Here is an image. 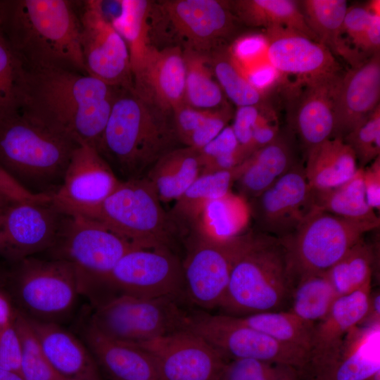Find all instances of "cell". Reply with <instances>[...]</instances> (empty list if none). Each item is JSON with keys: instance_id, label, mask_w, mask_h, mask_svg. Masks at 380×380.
Wrapping results in <instances>:
<instances>
[{"instance_id": "cell-19", "label": "cell", "mask_w": 380, "mask_h": 380, "mask_svg": "<svg viewBox=\"0 0 380 380\" xmlns=\"http://www.w3.org/2000/svg\"><path fill=\"white\" fill-rule=\"evenodd\" d=\"M120 182L96 148L79 144L51 203L65 215H83L107 198Z\"/></svg>"}, {"instance_id": "cell-10", "label": "cell", "mask_w": 380, "mask_h": 380, "mask_svg": "<svg viewBox=\"0 0 380 380\" xmlns=\"http://www.w3.org/2000/svg\"><path fill=\"white\" fill-rule=\"evenodd\" d=\"M174 299L118 294L96 306L89 324L113 340L144 343L185 329L189 316Z\"/></svg>"}, {"instance_id": "cell-55", "label": "cell", "mask_w": 380, "mask_h": 380, "mask_svg": "<svg viewBox=\"0 0 380 380\" xmlns=\"http://www.w3.org/2000/svg\"><path fill=\"white\" fill-rule=\"evenodd\" d=\"M0 380H25L18 372L0 369Z\"/></svg>"}, {"instance_id": "cell-45", "label": "cell", "mask_w": 380, "mask_h": 380, "mask_svg": "<svg viewBox=\"0 0 380 380\" xmlns=\"http://www.w3.org/2000/svg\"><path fill=\"white\" fill-rule=\"evenodd\" d=\"M24 66L0 31V108L17 105Z\"/></svg>"}, {"instance_id": "cell-9", "label": "cell", "mask_w": 380, "mask_h": 380, "mask_svg": "<svg viewBox=\"0 0 380 380\" xmlns=\"http://www.w3.org/2000/svg\"><path fill=\"white\" fill-rule=\"evenodd\" d=\"M380 224L348 220L312 208L296 230L281 239L296 280L326 272L359 241Z\"/></svg>"}, {"instance_id": "cell-42", "label": "cell", "mask_w": 380, "mask_h": 380, "mask_svg": "<svg viewBox=\"0 0 380 380\" xmlns=\"http://www.w3.org/2000/svg\"><path fill=\"white\" fill-rule=\"evenodd\" d=\"M13 322L21 343L20 374L25 380H59L61 377L46 359L25 315L15 310Z\"/></svg>"}, {"instance_id": "cell-4", "label": "cell", "mask_w": 380, "mask_h": 380, "mask_svg": "<svg viewBox=\"0 0 380 380\" xmlns=\"http://www.w3.org/2000/svg\"><path fill=\"white\" fill-rule=\"evenodd\" d=\"M78 145L18 105L0 108V166L32 194L56 191Z\"/></svg>"}, {"instance_id": "cell-5", "label": "cell", "mask_w": 380, "mask_h": 380, "mask_svg": "<svg viewBox=\"0 0 380 380\" xmlns=\"http://www.w3.org/2000/svg\"><path fill=\"white\" fill-rule=\"evenodd\" d=\"M296 279L281 239L258 230L236 259L220 305L229 315L280 311L290 303Z\"/></svg>"}, {"instance_id": "cell-43", "label": "cell", "mask_w": 380, "mask_h": 380, "mask_svg": "<svg viewBox=\"0 0 380 380\" xmlns=\"http://www.w3.org/2000/svg\"><path fill=\"white\" fill-rule=\"evenodd\" d=\"M219 380H300L295 367L268 361L232 359L224 367Z\"/></svg>"}, {"instance_id": "cell-40", "label": "cell", "mask_w": 380, "mask_h": 380, "mask_svg": "<svg viewBox=\"0 0 380 380\" xmlns=\"http://www.w3.org/2000/svg\"><path fill=\"white\" fill-rule=\"evenodd\" d=\"M375 253L363 238L325 273L338 296L372 284Z\"/></svg>"}, {"instance_id": "cell-1", "label": "cell", "mask_w": 380, "mask_h": 380, "mask_svg": "<svg viewBox=\"0 0 380 380\" xmlns=\"http://www.w3.org/2000/svg\"><path fill=\"white\" fill-rule=\"evenodd\" d=\"M119 88L74 70L24 68L17 105L50 129L99 151Z\"/></svg>"}, {"instance_id": "cell-51", "label": "cell", "mask_w": 380, "mask_h": 380, "mask_svg": "<svg viewBox=\"0 0 380 380\" xmlns=\"http://www.w3.org/2000/svg\"><path fill=\"white\" fill-rule=\"evenodd\" d=\"M51 196L34 194L23 187L0 166V201L8 204L23 201H47Z\"/></svg>"}, {"instance_id": "cell-12", "label": "cell", "mask_w": 380, "mask_h": 380, "mask_svg": "<svg viewBox=\"0 0 380 380\" xmlns=\"http://www.w3.org/2000/svg\"><path fill=\"white\" fill-rule=\"evenodd\" d=\"M186 329L198 334L226 357L248 358L301 369L308 353L280 343L229 315L188 317Z\"/></svg>"}, {"instance_id": "cell-29", "label": "cell", "mask_w": 380, "mask_h": 380, "mask_svg": "<svg viewBox=\"0 0 380 380\" xmlns=\"http://www.w3.org/2000/svg\"><path fill=\"white\" fill-rule=\"evenodd\" d=\"M305 173L312 191L328 190L350 179L357 161L351 148L341 138H330L306 153Z\"/></svg>"}, {"instance_id": "cell-28", "label": "cell", "mask_w": 380, "mask_h": 380, "mask_svg": "<svg viewBox=\"0 0 380 380\" xmlns=\"http://www.w3.org/2000/svg\"><path fill=\"white\" fill-rule=\"evenodd\" d=\"M84 338L98 367L111 380H160L153 358L138 346L110 338L89 324Z\"/></svg>"}, {"instance_id": "cell-16", "label": "cell", "mask_w": 380, "mask_h": 380, "mask_svg": "<svg viewBox=\"0 0 380 380\" xmlns=\"http://www.w3.org/2000/svg\"><path fill=\"white\" fill-rule=\"evenodd\" d=\"M184 288L182 263L170 248H135L112 270L106 289L139 297L175 298Z\"/></svg>"}, {"instance_id": "cell-57", "label": "cell", "mask_w": 380, "mask_h": 380, "mask_svg": "<svg viewBox=\"0 0 380 380\" xmlns=\"http://www.w3.org/2000/svg\"><path fill=\"white\" fill-rule=\"evenodd\" d=\"M368 380H380V372L376 373L375 375H374L372 377H371Z\"/></svg>"}, {"instance_id": "cell-58", "label": "cell", "mask_w": 380, "mask_h": 380, "mask_svg": "<svg viewBox=\"0 0 380 380\" xmlns=\"http://www.w3.org/2000/svg\"><path fill=\"white\" fill-rule=\"evenodd\" d=\"M59 380H82V379L62 378Z\"/></svg>"}, {"instance_id": "cell-23", "label": "cell", "mask_w": 380, "mask_h": 380, "mask_svg": "<svg viewBox=\"0 0 380 380\" xmlns=\"http://www.w3.org/2000/svg\"><path fill=\"white\" fill-rule=\"evenodd\" d=\"M380 53L343 74L334 111L331 138L342 139L379 106Z\"/></svg>"}, {"instance_id": "cell-48", "label": "cell", "mask_w": 380, "mask_h": 380, "mask_svg": "<svg viewBox=\"0 0 380 380\" xmlns=\"http://www.w3.org/2000/svg\"><path fill=\"white\" fill-rule=\"evenodd\" d=\"M263 105L237 107L234 122L231 125L238 143L247 158L252 154L253 129Z\"/></svg>"}, {"instance_id": "cell-7", "label": "cell", "mask_w": 380, "mask_h": 380, "mask_svg": "<svg viewBox=\"0 0 380 380\" xmlns=\"http://www.w3.org/2000/svg\"><path fill=\"white\" fill-rule=\"evenodd\" d=\"M144 176L121 180L100 205L82 216L141 248H170L180 230Z\"/></svg>"}, {"instance_id": "cell-52", "label": "cell", "mask_w": 380, "mask_h": 380, "mask_svg": "<svg viewBox=\"0 0 380 380\" xmlns=\"http://www.w3.org/2000/svg\"><path fill=\"white\" fill-rule=\"evenodd\" d=\"M363 184L366 200L374 210L380 208V156L363 169Z\"/></svg>"}, {"instance_id": "cell-11", "label": "cell", "mask_w": 380, "mask_h": 380, "mask_svg": "<svg viewBox=\"0 0 380 380\" xmlns=\"http://www.w3.org/2000/svg\"><path fill=\"white\" fill-rule=\"evenodd\" d=\"M17 263L13 281L19 311L33 319L58 324L70 314L80 294L69 262L32 256Z\"/></svg>"}, {"instance_id": "cell-35", "label": "cell", "mask_w": 380, "mask_h": 380, "mask_svg": "<svg viewBox=\"0 0 380 380\" xmlns=\"http://www.w3.org/2000/svg\"><path fill=\"white\" fill-rule=\"evenodd\" d=\"M363 167L334 188L312 191V208L351 220L380 224L379 217L368 205L363 184Z\"/></svg>"}, {"instance_id": "cell-21", "label": "cell", "mask_w": 380, "mask_h": 380, "mask_svg": "<svg viewBox=\"0 0 380 380\" xmlns=\"http://www.w3.org/2000/svg\"><path fill=\"white\" fill-rule=\"evenodd\" d=\"M131 68L133 91L141 99L172 112L184 103L185 65L180 47L151 45Z\"/></svg>"}, {"instance_id": "cell-14", "label": "cell", "mask_w": 380, "mask_h": 380, "mask_svg": "<svg viewBox=\"0 0 380 380\" xmlns=\"http://www.w3.org/2000/svg\"><path fill=\"white\" fill-rule=\"evenodd\" d=\"M343 74L298 76L288 87V128L305 153L332 137L336 101Z\"/></svg>"}, {"instance_id": "cell-41", "label": "cell", "mask_w": 380, "mask_h": 380, "mask_svg": "<svg viewBox=\"0 0 380 380\" xmlns=\"http://www.w3.org/2000/svg\"><path fill=\"white\" fill-rule=\"evenodd\" d=\"M118 3L119 13L110 21L127 45L132 67L151 46L148 22L151 1L122 0Z\"/></svg>"}, {"instance_id": "cell-49", "label": "cell", "mask_w": 380, "mask_h": 380, "mask_svg": "<svg viewBox=\"0 0 380 380\" xmlns=\"http://www.w3.org/2000/svg\"><path fill=\"white\" fill-rule=\"evenodd\" d=\"M20 363L21 343L13 319L0 331V369L20 373Z\"/></svg>"}, {"instance_id": "cell-50", "label": "cell", "mask_w": 380, "mask_h": 380, "mask_svg": "<svg viewBox=\"0 0 380 380\" xmlns=\"http://www.w3.org/2000/svg\"><path fill=\"white\" fill-rule=\"evenodd\" d=\"M376 13L379 12L369 6L353 5L348 7L343 20V34L350 39L353 49Z\"/></svg>"}, {"instance_id": "cell-33", "label": "cell", "mask_w": 380, "mask_h": 380, "mask_svg": "<svg viewBox=\"0 0 380 380\" xmlns=\"http://www.w3.org/2000/svg\"><path fill=\"white\" fill-rule=\"evenodd\" d=\"M251 219L248 201L232 191L207 202L189 228L216 241H226L245 232Z\"/></svg>"}, {"instance_id": "cell-3", "label": "cell", "mask_w": 380, "mask_h": 380, "mask_svg": "<svg viewBox=\"0 0 380 380\" xmlns=\"http://www.w3.org/2000/svg\"><path fill=\"white\" fill-rule=\"evenodd\" d=\"M179 146L173 112L119 88L99 149L108 163L126 179L141 177L160 157Z\"/></svg>"}, {"instance_id": "cell-39", "label": "cell", "mask_w": 380, "mask_h": 380, "mask_svg": "<svg viewBox=\"0 0 380 380\" xmlns=\"http://www.w3.org/2000/svg\"><path fill=\"white\" fill-rule=\"evenodd\" d=\"M338 297L325 272L304 274L296 280L289 311L315 324L326 317Z\"/></svg>"}, {"instance_id": "cell-17", "label": "cell", "mask_w": 380, "mask_h": 380, "mask_svg": "<svg viewBox=\"0 0 380 380\" xmlns=\"http://www.w3.org/2000/svg\"><path fill=\"white\" fill-rule=\"evenodd\" d=\"M136 346L151 356L160 380H219L227 362L222 353L186 328Z\"/></svg>"}, {"instance_id": "cell-44", "label": "cell", "mask_w": 380, "mask_h": 380, "mask_svg": "<svg viewBox=\"0 0 380 380\" xmlns=\"http://www.w3.org/2000/svg\"><path fill=\"white\" fill-rule=\"evenodd\" d=\"M343 140L354 152L360 167L380 156V105Z\"/></svg>"}, {"instance_id": "cell-32", "label": "cell", "mask_w": 380, "mask_h": 380, "mask_svg": "<svg viewBox=\"0 0 380 380\" xmlns=\"http://www.w3.org/2000/svg\"><path fill=\"white\" fill-rule=\"evenodd\" d=\"M230 11L243 25L262 27H281L300 32L319 42L308 27L298 1H227Z\"/></svg>"}, {"instance_id": "cell-22", "label": "cell", "mask_w": 380, "mask_h": 380, "mask_svg": "<svg viewBox=\"0 0 380 380\" xmlns=\"http://www.w3.org/2000/svg\"><path fill=\"white\" fill-rule=\"evenodd\" d=\"M380 372V322L358 324L329 362L300 372V380H368Z\"/></svg>"}, {"instance_id": "cell-8", "label": "cell", "mask_w": 380, "mask_h": 380, "mask_svg": "<svg viewBox=\"0 0 380 380\" xmlns=\"http://www.w3.org/2000/svg\"><path fill=\"white\" fill-rule=\"evenodd\" d=\"M135 248L138 247L94 220L66 215L59 236L50 250L53 258L72 266L80 294L96 303L99 291L106 288L118 262Z\"/></svg>"}, {"instance_id": "cell-20", "label": "cell", "mask_w": 380, "mask_h": 380, "mask_svg": "<svg viewBox=\"0 0 380 380\" xmlns=\"http://www.w3.org/2000/svg\"><path fill=\"white\" fill-rule=\"evenodd\" d=\"M248 203L256 230L279 239L292 234L313 207L303 161Z\"/></svg>"}, {"instance_id": "cell-24", "label": "cell", "mask_w": 380, "mask_h": 380, "mask_svg": "<svg viewBox=\"0 0 380 380\" xmlns=\"http://www.w3.org/2000/svg\"><path fill=\"white\" fill-rule=\"evenodd\" d=\"M267 55L277 70L298 76L341 72L331 51L323 44L297 31L272 27L265 30Z\"/></svg>"}, {"instance_id": "cell-47", "label": "cell", "mask_w": 380, "mask_h": 380, "mask_svg": "<svg viewBox=\"0 0 380 380\" xmlns=\"http://www.w3.org/2000/svg\"><path fill=\"white\" fill-rule=\"evenodd\" d=\"M198 153L201 169L215 159L237 153H242L247 158L231 125L226 126L216 137L198 150Z\"/></svg>"}, {"instance_id": "cell-2", "label": "cell", "mask_w": 380, "mask_h": 380, "mask_svg": "<svg viewBox=\"0 0 380 380\" xmlns=\"http://www.w3.org/2000/svg\"><path fill=\"white\" fill-rule=\"evenodd\" d=\"M75 3L0 1V31L25 69L62 68L88 75Z\"/></svg>"}, {"instance_id": "cell-25", "label": "cell", "mask_w": 380, "mask_h": 380, "mask_svg": "<svg viewBox=\"0 0 380 380\" xmlns=\"http://www.w3.org/2000/svg\"><path fill=\"white\" fill-rule=\"evenodd\" d=\"M296 144L295 135L287 127L251 154L241 163V172L234 183L237 194L248 201L272 186L301 161Z\"/></svg>"}, {"instance_id": "cell-18", "label": "cell", "mask_w": 380, "mask_h": 380, "mask_svg": "<svg viewBox=\"0 0 380 380\" xmlns=\"http://www.w3.org/2000/svg\"><path fill=\"white\" fill-rule=\"evenodd\" d=\"M65 217L51 200L11 204L0 224V256L18 262L51 249Z\"/></svg>"}, {"instance_id": "cell-30", "label": "cell", "mask_w": 380, "mask_h": 380, "mask_svg": "<svg viewBox=\"0 0 380 380\" xmlns=\"http://www.w3.org/2000/svg\"><path fill=\"white\" fill-rule=\"evenodd\" d=\"M198 151L179 146L160 157L145 177L161 202L177 200L201 174Z\"/></svg>"}, {"instance_id": "cell-13", "label": "cell", "mask_w": 380, "mask_h": 380, "mask_svg": "<svg viewBox=\"0 0 380 380\" xmlns=\"http://www.w3.org/2000/svg\"><path fill=\"white\" fill-rule=\"evenodd\" d=\"M251 231L229 240L216 241L193 231L192 241L182 263L189 298L204 308L220 307L233 266L245 248Z\"/></svg>"}, {"instance_id": "cell-34", "label": "cell", "mask_w": 380, "mask_h": 380, "mask_svg": "<svg viewBox=\"0 0 380 380\" xmlns=\"http://www.w3.org/2000/svg\"><path fill=\"white\" fill-rule=\"evenodd\" d=\"M241 172L239 164L229 170L201 173L169 212L179 229L190 228L207 202L231 192Z\"/></svg>"}, {"instance_id": "cell-53", "label": "cell", "mask_w": 380, "mask_h": 380, "mask_svg": "<svg viewBox=\"0 0 380 380\" xmlns=\"http://www.w3.org/2000/svg\"><path fill=\"white\" fill-rule=\"evenodd\" d=\"M380 322V293L379 291L370 293L367 310L359 324Z\"/></svg>"}, {"instance_id": "cell-38", "label": "cell", "mask_w": 380, "mask_h": 380, "mask_svg": "<svg viewBox=\"0 0 380 380\" xmlns=\"http://www.w3.org/2000/svg\"><path fill=\"white\" fill-rule=\"evenodd\" d=\"M236 317L280 343L298 348L308 354L312 348L315 324L303 320L289 310L263 312Z\"/></svg>"}, {"instance_id": "cell-15", "label": "cell", "mask_w": 380, "mask_h": 380, "mask_svg": "<svg viewBox=\"0 0 380 380\" xmlns=\"http://www.w3.org/2000/svg\"><path fill=\"white\" fill-rule=\"evenodd\" d=\"M101 2L82 1L80 46L86 71L108 85L133 90L127 45L107 18Z\"/></svg>"}, {"instance_id": "cell-37", "label": "cell", "mask_w": 380, "mask_h": 380, "mask_svg": "<svg viewBox=\"0 0 380 380\" xmlns=\"http://www.w3.org/2000/svg\"><path fill=\"white\" fill-rule=\"evenodd\" d=\"M185 65L184 103L199 109H215L227 103L207 53L183 50Z\"/></svg>"}, {"instance_id": "cell-26", "label": "cell", "mask_w": 380, "mask_h": 380, "mask_svg": "<svg viewBox=\"0 0 380 380\" xmlns=\"http://www.w3.org/2000/svg\"><path fill=\"white\" fill-rule=\"evenodd\" d=\"M371 291L369 284L336 299L326 317L315 325L312 348L303 367H318L335 357L344 336L365 317Z\"/></svg>"}, {"instance_id": "cell-46", "label": "cell", "mask_w": 380, "mask_h": 380, "mask_svg": "<svg viewBox=\"0 0 380 380\" xmlns=\"http://www.w3.org/2000/svg\"><path fill=\"white\" fill-rule=\"evenodd\" d=\"M234 113L229 103L212 109L203 124L194 132L186 146L200 150L228 125Z\"/></svg>"}, {"instance_id": "cell-31", "label": "cell", "mask_w": 380, "mask_h": 380, "mask_svg": "<svg viewBox=\"0 0 380 380\" xmlns=\"http://www.w3.org/2000/svg\"><path fill=\"white\" fill-rule=\"evenodd\" d=\"M298 3L308 27L332 53L343 57L350 66L365 59L350 48L343 37L347 1L303 0Z\"/></svg>"}, {"instance_id": "cell-27", "label": "cell", "mask_w": 380, "mask_h": 380, "mask_svg": "<svg viewBox=\"0 0 380 380\" xmlns=\"http://www.w3.org/2000/svg\"><path fill=\"white\" fill-rule=\"evenodd\" d=\"M26 317L46 359L61 377L102 380L91 352L73 334L58 323Z\"/></svg>"}, {"instance_id": "cell-6", "label": "cell", "mask_w": 380, "mask_h": 380, "mask_svg": "<svg viewBox=\"0 0 380 380\" xmlns=\"http://www.w3.org/2000/svg\"><path fill=\"white\" fill-rule=\"evenodd\" d=\"M148 22L151 45L202 53L229 44L241 25L222 0L151 1Z\"/></svg>"}, {"instance_id": "cell-36", "label": "cell", "mask_w": 380, "mask_h": 380, "mask_svg": "<svg viewBox=\"0 0 380 380\" xmlns=\"http://www.w3.org/2000/svg\"><path fill=\"white\" fill-rule=\"evenodd\" d=\"M215 79L224 95L237 107L265 103V94L248 79L234 57L229 44L207 53Z\"/></svg>"}, {"instance_id": "cell-54", "label": "cell", "mask_w": 380, "mask_h": 380, "mask_svg": "<svg viewBox=\"0 0 380 380\" xmlns=\"http://www.w3.org/2000/svg\"><path fill=\"white\" fill-rule=\"evenodd\" d=\"M14 314L8 298L0 289V331L13 322Z\"/></svg>"}, {"instance_id": "cell-56", "label": "cell", "mask_w": 380, "mask_h": 380, "mask_svg": "<svg viewBox=\"0 0 380 380\" xmlns=\"http://www.w3.org/2000/svg\"><path fill=\"white\" fill-rule=\"evenodd\" d=\"M13 204V203H12ZM11 204H8L4 202H2L0 201V224L4 218V216L5 215V213L7 210V208L11 205Z\"/></svg>"}]
</instances>
